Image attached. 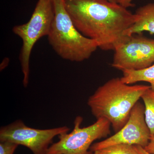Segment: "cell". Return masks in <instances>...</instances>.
I'll list each match as a JSON object with an SVG mask.
<instances>
[{
  "label": "cell",
  "instance_id": "obj_8",
  "mask_svg": "<svg viewBox=\"0 0 154 154\" xmlns=\"http://www.w3.org/2000/svg\"><path fill=\"white\" fill-rule=\"evenodd\" d=\"M145 107L138 102L132 108L128 121L118 132L105 140L91 145L90 151H94L116 144L138 145L144 148L151 137L145 119Z\"/></svg>",
  "mask_w": 154,
  "mask_h": 154
},
{
  "label": "cell",
  "instance_id": "obj_1",
  "mask_svg": "<svg viewBox=\"0 0 154 154\" xmlns=\"http://www.w3.org/2000/svg\"><path fill=\"white\" fill-rule=\"evenodd\" d=\"M67 11L77 30L96 42L105 51L113 50L134 23L127 8L109 0H64Z\"/></svg>",
  "mask_w": 154,
  "mask_h": 154
},
{
  "label": "cell",
  "instance_id": "obj_15",
  "mask_svg": "<svg viewBox=\"0 0 154 154\" xmlns=\"http://www.w3.org/2000/svg\"><path fill=\"white\" fill-rule=\"evenodd\" d=\"M133 1V0H120L119 4L126 8L132 7L134 6L133 4L131 3Z\"/></svg>",
  "mask_w": 154,
  "mask_h": 154
},
{
  "label": "cell",
  "instance_id": "obj_14",
  "mask_svg": "<svg viewBox=\"0 0 154 154\" xmlns=\"http://www.w3.org/2000/svg\"><path fill=\"white\" fill-rule=\"evenodd\" d=\"M144 149L149 153L154 154V135H151L149 143Z\"/></svg>",
  "mask_w": 154,
  "mask_h": 154
},
{
  "label": "cell",
  "instance_id": "obj_17",
  "mask_svg": "<svg viewBox=\"0 0 154 154\" xmlns=\"http://www.w3.org/2000/svg\"><path fill=\"white\" fill-rule=\"evenodd\" d=\"M137 148L138 151L140 153V154H150L148 152H147L146 151L145 149L143 148L141 146L138 145H135Z\"/></svg>",
  "mask_w": 154,
  "mask_h": 154
},
{
  "label": "cell",
  "instance_id": "obj_18",
  "mask_svg": "<svg viewBox=\"0 0 154 154\" xmlns=\"http://www.w3.org/2000/svg\"><path fill=\"white\" fill-rule=\"evenodd\" d=\"M110 2H114L116 3H118L119 4V2H120V0H109Z\"/></svg>",
  "mask_w": 154,
  "mask_h": 154
},
{
  "label": "cell",
  "instance_id": "obj_5",
  "mask_svg": "<svg viewBox=\"0 0 154 154\" xmlns=\"http://www.w3.org/2000/svg\"><path fill=\"white\" fill-rule=\"evenodd\" d=\"M82 121L81 116H77L72 132L59 135V140L50 146L46 154H93L89 151L92 143L110 134L111 125L102 118L91 125L82 128Z\"/></svg>",
  "mask_w": 154,
  "mask_h": 154
},
{
  "label": "cell",
  "instance_id": "obj_11",
  "mask_svg": "<svg viewBox=\"0 0 154 154\" xmlns=\"http://www.w3.org/2000/svg\"><path fill=\"white\" fill-rule=\"evenodd\" d=\"M141 99L144 104L145 119L150 132L154 135V91L151 88L145 92Z\"/></svg>",
  "mask_w": 154,
  "mask_h": 154
},
{
  "label": "cell",
  "instance_id": "obj_13",
  "mask_svg": "<svg viewBox=\"0 0 154 154\" xmlns=\"http://www.w3.org/2000/svg\"><path fill=\"white\" fill-rule=\"evenodd\" d=\"M18 146L9 142H1L0 154H14Z\"/></svg>",
  "mask_w": 154,
  "mask_h": 154
},
{
  "label": "cell",
  "instance_id": "obj_10",
  "mask_svg": "<svg viewBox=\"0 0 154 154\" xmlns=\"http://www.w3.org/2000/svg\"><path fill=\"white\" fill-rule=\"evenodd\" d=\"M122 82L131 85L138 82H147L150 84L151 89L154 91V64L142 69L122 71Z\"/></svg>",
  "mask_w": 154,
  "mask_h": 154
},
{
  "label": "cell",
  "instance_id": "obj_4",
  "mask_svg": "<svg viewBox=\"0 0 154 154\" xmlns=\"http://www.w3.org/2000/svg\"><path fill=\"white\" fill-rule=\"evenodd\" d=\"M54 17L53 0H38L29 21L16 25L13 28L14 34L20 37L22 42L19 60L23 74V86L25 88L29 83L32 49L40 38L48 36Z\"/></svg>",
  "mask_w": 154,
  "mask_h": 154
},
{
  "label": "cell",
  "instance_id": "obj_7",
  "mask_svg": "<svg viewBox=\"0 0 154 154\" xmlns=\"http://www.w3.org/2000/svg\"><path fill=\"white\" fill-rule=\"evenodd\" d=\"M68 127L47 129L31 128L17 120L0 129V141L9 142L25 146L33 154H46L54 138L68 132Z\"/></svg>",
  "mask_w": 154,
  "mask_h": 154
},
{
  "label": "cell",
  "instance_id": "obj_3",
  "mask_svg": "<svg viewBox=\"0 0 154 154\" xmlns=\"http://www.w3.org/2000/svg\"><path fill=\"white\" fill-rule=\"evenodd\" d=\"M54 17L48 36L50 45L65 60L81 62L98 48L97 43L79 31L67 11L64 0H53Z\"/></svg>",
  "mask_w": 154,
  "mask_h": 154
},
{
  "label": "cell",
  "instance_id": "obj_6",
  "mask_svg": "<svg viewBox=\"0 0 154 154\" xmlns=\"http://www.w3.org/2000/svg\"><path fill=\"white\" fill-rule=\"evenodd\" d=\"M113 67L122 71L142 69L154 62V39L142 33L124 35L116 45Z\"/></svg>",
  "mask_w": 154,
  "mask_h": 154
},
{
  "label": "cell",
  "instance_id": "obj_16",
  "mask_svg": "<svg viewBox=\"0 0 154 154\" xmlns=\"http://www.w3.org/2000/svg\"><path fill=\"white\" fill-rule=\"evenodd\" d=\"M10 60H9V58L8 57L5 58L4 60H3L2 63L1 64V70H2L4 69L6 67L8 66V65L9 63Z\"/></svg>",
  "mask_w": 154,
  "mask_h": 154
},
{
  "label": "cell",
  "instance_id": "obj_9",
  "mask_svg": "<svg viewBox=\"0 0 154 154\" xmlns=\"http://www.w3.org/2000/svg\"><path fill=\"white\" fill-rule=\"evenodd\" d=\"M134 15V23L124 31L123 35L131 36L144 31L154 34V3H149L139 8Z\"/></svg>",
  "mask_w": 154,
  "mask_h": 154
},
{
  "label": "cell",
  "instance_id": "obj_2",
  "mask_svg": "<svg viewBox=\"0 0 154 154\" xmlns=\"http://www.w3.org/2000/svg\"><path fill=\"white\" fill-rule=\"evenodd\" d=\"M150 86L125 84L121 78L111 79L89 97L88 105L96 119H105L115 133L128 121L131 112Z\"/></svg>",
  "mask_w": 154,
  "mask_h": 154
},
{
  "label": "cell",
  "instance_id": "obj_12",
  "mask_svg": "<svg viewBox=\"0 0 154 154\" xmlns=\"http://www.w3.org/2000/svg\"><path fill=\"white\" fill-rule=\"evenodd\" d=\"M93 154H140L135 145L120 144L95 151Z\"/></svg>",
  "mask_w": 154,
  "mask_h": 154
}]
</instances>
